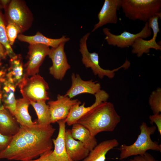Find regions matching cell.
Here are the masks:
<instances>
[{
	"label": "cell",
	"instance_id": "ffe728a7",
	"mask_svg": "<svg viewBox=\"0 0 161 161\" xmlns=\"http://www.w3.org/2000/svg\"><path fill=\"white\" fill-rule=\"evenodd\" d=\"M20 127L8 110L5 108L0 110V134L12 137L18 132Z\"/></svg>",
	"mask_w": 161,
	"mask_h": 161
},
{
	"label": "cell",
	"instance_id": "52a82bcc",
	"mask_svg": "<svg viewBox=\"0 0 161 161\" xmlns=\"http://www.w3.org/2000/svg\"><path fill=\"white\" fill-rule=\"evenodd\" d=\"M23 97L31 101L49 100L47 91V83L40 75L37 74L29 77L24 76L18 84Z\"/></svg>",
	"mask_w": 161,
	"mask_h": 161
},
{
	"label": "cell",
	"instance_id": "6da1fadb",
	"mask_svg": "<svg viewBox=\"0 0 161 161\" xmlns=\"http://www.w3.org/2000/svg\"><path fill=\"white\" fill-rule=\"evenodd\" d=\"M55 130L51 124L20 126L9 145L0 154V159L29 161L52 150V137Z\"/></svg>",
	"mask_w": 161,
	"mask_h": 161
},
{
	"label": "cell",
	"instance_id": "603a6c76",
	"mask_svg": "<svg viewBox=\"0 0 161 161\" xmlns=\"http://www.w3.org/2000/svg\"><path fill=\"white\" fill-rule=\"evenodd\" d=\"M1 91L2 101L4 106L14 116L16 100L15 96V92L16 86L13 82L6 79L1 84Z\"/></svg>",
	"mask_w": 161,
	"mask_h": 161
},
{
	"label": "cell",
	"instance_id": "7a4b0ae2",
	"mask_svg": "<svg viewBox=\"0 0 161 161\" xmlns=\"http://www.w3.org/2000/svg\"><path fill=\"white\" fill-rule=\"evenodd\" d=\"M120 120L113 104L105 101L93 108L77 123L85 127L92 136H95L102 132L113 131Z\"/></svg>",
	"mask_w": 161,
	"mask_h": 161
},
{
	"label": "cell",
	"instance_id": "44dd1931",
	"mask_svg": "<svg viewBox=\"0 0 161 161\" xmlns=\"http://www.w3.org/2000/svg\"><path fill=\"white\" fill-rule=\"evenodd\" d=\"M24 75V67L20 55H16L10 58V66L6 72V78L17 86Z\"/></svg>",
	"mask_w": 161,
	"mask_h": 161
},
{
	"label": "cell",
	"instance_id": "d6a6232c",
	"mask_svg": "<svg viewBox=\"0 0 161 161\" xmlns=\"http://www.w3.org/2000/svg\"><path fill=\"white\" fill-rule=\"evenodd\" d=\"M7 55L5 48L0 43V67L2 64V61L5 58Z\"/></svg>",
	"mask_w": 161,
	"mask_h": 161
},
{
	"label": "cell",
	"instance_id": "83f0119b",
	"mask_svg": "<svg viewBox=\"0 0 161 161\" xmlns=\"http://www.w3.org/2000/svg\"><path fill=\"white\" fill-rule=\"evenodd\" d=\"M7 35L11 46L13 45L18 35L20 33L18 28L12 23L7 24L6 26Z\"/></svg>",
	"mask_w": 161,
	"mask_h": 161
},
{
	"label": "cell",
	"instance_id": "d4e9b609",
	"mask_svg": "<svg viewBox=\"0 0 161 161\" xmlns=\"http://www.w3.org/2000/svg\"><path fill=\"white\" fill-rule=\"evenodd\" d=\"M46 101L41 100L37 102H30V104L34 108L38 117L37 124L42 126L50 124L51 117L49 106Z\"/></svg>",
	"mask_w": 161,
	"mask_h": 161
},
{
	"label": "cell",
	"instance_id": "3957f363",
	"mask_svg": "<svg viewBox=\"0 0 161 161\" xmlns=\"http://www.w3.org/2000/svg\"><path fill=\"white\" fill-rule=\"evenodd\" d=\"M140 133L136 141L132 144L121 145L118 149L120 152L119 159L122 160L133 156L144 154L148 150L161 152V145L151 139V135L156 129L154 126H148L143 122L140 126Z\"/></svg>",
	"mask_w": 161,
	"mask_h": 161
},
{
	"label": "cell",
	"instance_id": "7402d4cb",
	"mask_svg": "<svg viewBox=\"0 0 161 161\" xmlns=\"http://www.w3.org/2000/svg\"><path fill=\"white\" fill-rule=\"evenodd\" d=\"M70 130L73 138L82 142L90 151L97 144L95 136H92L89 131L82 125L75 123L72 125Z\"/></svg>",
	"mask_w": 161,
	"mask_h": 161
},
{
	"label": "cell",
	"instance_id": "4dcf8cb0",
	"mask_svg": "<svg viewBox=\"0 0 161 161\" xmlns=\"http://www.w3.org/2000/svg\"><path fill=\"white\" fill-rule=\"evenodd\" d=\"M149 119L151 122L153 123H154L156 124L158 130L161 136V114H154L152 115L149 116Z\"/></svg>",
	"mask_w": 161,
	"mask_h": 161
},
{
	"label": "cell",
	"instance_id": "e575fe53",
	"mask_svg": "<svg viewBox=\"0 0 161 161\" xmlns=\"http://www.w3.org/2000/svg\"><path fill=\"white\" fill-rule=\"evenodd\" d=\"M10 0H0V3L1 4L3 8L5 9L7 6L10 2Z\"/></svg>",
	"mask_w": 161,
	"mask_h": 161
},
{
	"label": "cell",
	"instance_id": "9a60e30c",
	"mask_svg": "<svg viewBox=\"0 0 161 161\" xmlns=\"http://www.w3.org/2000/svg\"><path fill=\"white\" fill-rule=\"evenodd\" d=\"M120 7L121 0H105L97 15L98 22L94 25L92 32L106 24L117 23V11Z\"/></svg>",
	"mask_w": 161,
	"mask_h": 161
},
{
	"label": "cell",
	"instance_id": "cb8c5ba5",
	"mask_svg": "<svg viewBox=\"0 0 161 161\" xmlns=\"http://www.w3.org/2000/svg\"><path fill=\"white\" fill-rule=\"evenodd\" d=\"M30 104V101L24 98L16 100L14 117L20 126H31L37 123L32 121L29 113L28 108Z\"/></svg>",
	"mask_w": 161,
	"mask_h": 161
},
{
	"label": "cell",
	"instance_id": "484cf974",
	"mask_svg": "<svg viewBox=\"0 0 161 161\" xmlns=\"http://www.w3.org/2000/svg\"><path fill=\"white\" fill-rule=\"evenodd\" d=\"M6 24L4 16L0 10V43L4 47L7 55L11 58L16 54L14 52L9 43L7 35Z\"/></svg>",
	"mask_w": 161,
	"mask_h": 161
},
{
	"label": "cell",
	"instance_id": "7c38bea8",
	"mask_svg": "<svg viewBox=\"0 0 161 161\" xmlns=\"http://www.w3.org/2000/svg\"><path fill=\"white\" fill-rule=\"evenodd\" d=\"M80 101L78 99H72L65 95L58 94L57 100L47 103L51 117V123L65 119L72 107Z\"/></svg>",
	"mask_w": 161,
	"mask_h": 161
},
{
	"label": "cell",
	"instance_id": "f546056e",
	"mask_svg": "<svg viewBox=\"0 0 161 161\" xmlns=\"http://www.w3.org/2000/svg\"><path fill=\"white\" fill-rule=\"evenodd\" d=\"M12 137L5 136L0 134V154L7 147Z\"/></svg>",
	"mask_w": 161,
	"mask_h": 161
},
{
	"label": "cell",
	"instance_id": "4316f807",
	"mask_svg": "<svg viewBox=\"0 0 161 161\" xmlns=\"http://www.w3.org/2000/svg\"><path fill=\"white\" fill-rule=\"evenodd\" d=\"M149 104L154 114L161 112V89L158 88L153 91L149 98Z\"/></svg>",
	"mask_w": 161,
	"mask_h": 161
},
{
	"label": "cell",
	"instance_id": "4fadbf2b",
	"mask_svg": "<svg viewBox=\"0 0 161 161\" xmlns=\"http://www.w3.org/2000/svg\"><path fill=\"white\" fill-rule=\"evenodd\" d=\"M94 95L95 98V102L91 106H85V102L80 106L81 104L80 102L72 107L65 119L66 123L68 125L72 126L77 123L79 119L93 108L103 102L107 101L109 97V94L107 92L101 89Z\"/></svg>",
	"mask_w": 161,
	"mask_h": 161
},
{
	"label": "cell",
	"instance_id": "ac0fdd59",
	"mask_svg": "<svg viewBox=\"0 0 161 161\" xmlns=\"http://www.w3.org/2000/svg\"><path fill=\"white\" fill-rule=\"evenodd\" d=\"M18 39L20 41L27 43L29 44H41L53 48H56L62 43L68 41L70 38L63 35L61 38L53 39L43 35L39 32H37L34 35L28 36L21 34H18Z\"/></svg>",
	"mask_w": 161,
	"mask_h": 161
},
{
	"label": "cell",
	"instance_id": "9c48e42d",
	"mask_svg": "<svg viewBox=\"0 0 161 161\" xmlns=\"http://www.w3.org/2000/svg\"><path fill=\"white\" fill-rule=\"evenodd\" d=\"M160 18H161L160 16L156 15L151 18L147 21L149 27L153 31V37L148 40L140 38H137L131 46L132 53L136 54L138 57H141L144 53H148L151 49L161 50V45L156 41L157 34L160 31L158 23Z\"/></svg>",
	"mask_w": 161,
	"mask_h": 161
},
{
	"label": "cell",
	"instance_id": "8fae6325",
	"mask_svg": "<svg viewBox=\"0 0 161 161\" xmlns=\"http://www.w3.org/2000/svg\"><path fill=\"white\" fill-rule=\"evenodd\" d=\"M65 43H61L56 48H52L48 55L52 62V65L49 69V73L58 80H62L71 67L64 51Z\"/></svg>",
	"mask_w": 161,
	"mask_h": 161
},
{
	"label": "cell",
	"instance_id": "1f68e13d",
	"mask_svg": "<svg viewBox=\"0 0 161 161\" xmlns=\"http://www.w3.org/2000/svg\"><path fill=\"white\" fill-rule=\"evenodd\" d=\"M29 161H55L52 154V150L47 152L36 159Z\"/></svg>",
	"mask_w": 161,
	"mask_h": 161
},
{
	"label": "cell",
	"instance_id": "d6986e66",
	"mask_svg": "<svg viewBox=\"0 0 161 161\" xmlns=\"http://www.w3.org/2000/svg\"><path fill=\"white\" fill-rule=\"evenodd\" d=\"M118 145L117 140L115 139L103 141L90 151L82 161H105L108 152Z\"/></svg>",
	"mask_w": 161,
	"mask_h": 161
},
{
	"label": "cell",
	"instance_id": "8d00e7d4",
	"mask_svg": "<svg viewBox=\"0 0 161 161\" xmlns=\"http://www.w3.org/2000/svg\"><path fill=\"white\" fill-rule=\"evenodd\" d=\"M2 8H3V7L2 6L1 4L0 3V10Z\"/></svg>",
	"mask_w": 161,
	"mask_h": 161
},
{
	"label": "cell",
	"instance_id": "8992f818",
	"mask_svg": "<svg viewBox=\"0 0 161 161\" xmlns=\"http://www.w3.org/2000/svg\"><path fill=\"white\" fill-rule=\"evenodd\" d=\"M90 33H88L81 38L79 51L82 56V63L86 68H91L95 75H97L100 79L104 76L112 78L115 76V72L119 69L122 68L127 69L129 67L131 63L126 59L122 65L113 70L106 69L101 68L99 64L98 54L95 52H90L88 50L86 41Z\"/></svg>",
	"mask_w": 161,
	"mask_h": 161
},
{
	"label": "cell",
	"instance_id": "f1b7e54d",
	"mask_svg": "<svg viewBox=\"0 0 161 161\" xmlns=\"http://www.w3.org/2000/svg\"><path fill=\"white\" fill-rule=\"evenodd\" d=\"M127 161H159L156 160L149 153L146 152L144 154L136 156L133 158Z\"/></svg>",
	"mask_w": 161,
	"mask_h": 161
},
{
	"label": "cell",
	"instance_id": "5bb4252c",
	"mask_svg": "<svg viewBox=\"0 0 161 161\" xmlns=\"http://www.w3.org/2000/svg\"><path fill=\"white\" fill-rule=\"evenodd\" d=\"M71 78V86L64 95L71 99L82 93H88L94 95L101 89L100 83L94 81L92 80H84L78 74L75 75L73 73Z\"/></svg>",
	"mask_w": 161,
	"mask_h": 161
},
{
	"label": "cell",
	"instance_id": "e0dca14e",
	"mask_svg": "<svg viewBox=\"0 0 161 161\" xmlns=\"http://www.w3.org/2000/svg\"><path fill=\"white\" fill-rule=\"evenodd\" d=\"M59 126L58 136L55 139H52L54 145L52 154L55 161H73L68 155L66 148L65 143V134L66 129L65 119L57 122Z\"/></svg>",
	"mask_w": 161,
	"mask_h": 161
},
{
	"label": "cell",
	"instance_id": "30bf717a",
	"mask_svg": "<svg viewBox=\"0 0 161 161\" xmlns=\"http://www.w3.org/2000/svg\"><path fill=\"white\" fill-rule=\"evenodd\" d=\"M49 47L41 44H29L28 60L24 66V76L29 77L37 74L46 57L48 55Z\"/></svg>",
	"mask_w": 161,
	"mask_h": 161
},
{
	"label": "cell",
	"instance_id": "ba28073f",
	"mask_svg": "<svg viewBox=\"0 0 161 161\" xmlns=\"http://www.w3.org/2000/svg\"><path fill=\"white\" fill-rule=\"evenodd\" d=\"M103 31L106 36L105 39L109 45L122 48L131 46L137 38L145 39L150 36L152 34L147 22H145L141 31L136 34L125 31L120 34L116 35L112 33L108 28H104Z\"/></svg>",
	"mask_w": 161,
	"mask_h": 161
},
{
	"label": "cell",
	"instance_id": "836d02e7",
	"mask_svg": "<svg viewBox=\"0 0 161 161\" xmlns=\"http://www.w3.org/2000/svg\"><path fill=\"white\" fill-rule=\"evenodd\" d=\"M6 71L1 69L0 70V84H1L6 79Z\"/></svg>",
	"mask_w": 161,
	"mask_h": 161
},
{
	"label": "cell",
	"instance_id": "5b68a950",
	"mask_svg": "<svg viewBox=\"0 0 161 161\" xmlns=\"http://www.w3.org/2000/svg\"><path fill=\"white\" fill-rule=\"evenodd\" d=\"M4 10V16L7 24L12 23L15 25L20 34L31 27L33 21V15L24 1L10 0Z\"/></svg>",
	"mask_w": 161,
	"mask_h": 161
},
{
	"label": "cell",
	"instance_id": "d590c367",
	"mask_svg": "<svg viewBox=\"0 0 161 161\" xmlns=\"http://www.w3.org/2000/svg\"><path fill=\"white\" fill-rule=\"evenodd\" d=\"M5 109L3 105L2 99V95L0 90V110Z\"/></svg>",
	"mask_w": 161,
	"mask_h": 161
},
{
	"label": "cell",
	"instance_id": "2e32d148",
	"mask_svg": "<svg viewBox=\"0 0 161 161\" xmlns=\"http://www.w3.org/2000/svg\"><path fill=\"white\" fill-rule=\"evenodd\" d=\"M64 139L67 152L73 161L82 160L88 155L90 151L82 142L73 138L70 129H66Z\"/></svg>",
	"mask_w": 161,
	"mask_h": 161
},
{
	"label": "cell",
	"instance_id": "277c9868",
	"mask_svg": "<svg viewBox=\"0 0 161 161\" xmlns=\"http://www.w3.org/2000/svg\"><path fill=\"white\" fill-rule=\"evenodd\" d=\"M125 16L133 21L146 22L156 15L161 16V0H121Z\"/></svg>",
	"mask_w": 161,
	"mask_h": 161
}]
</instances>
